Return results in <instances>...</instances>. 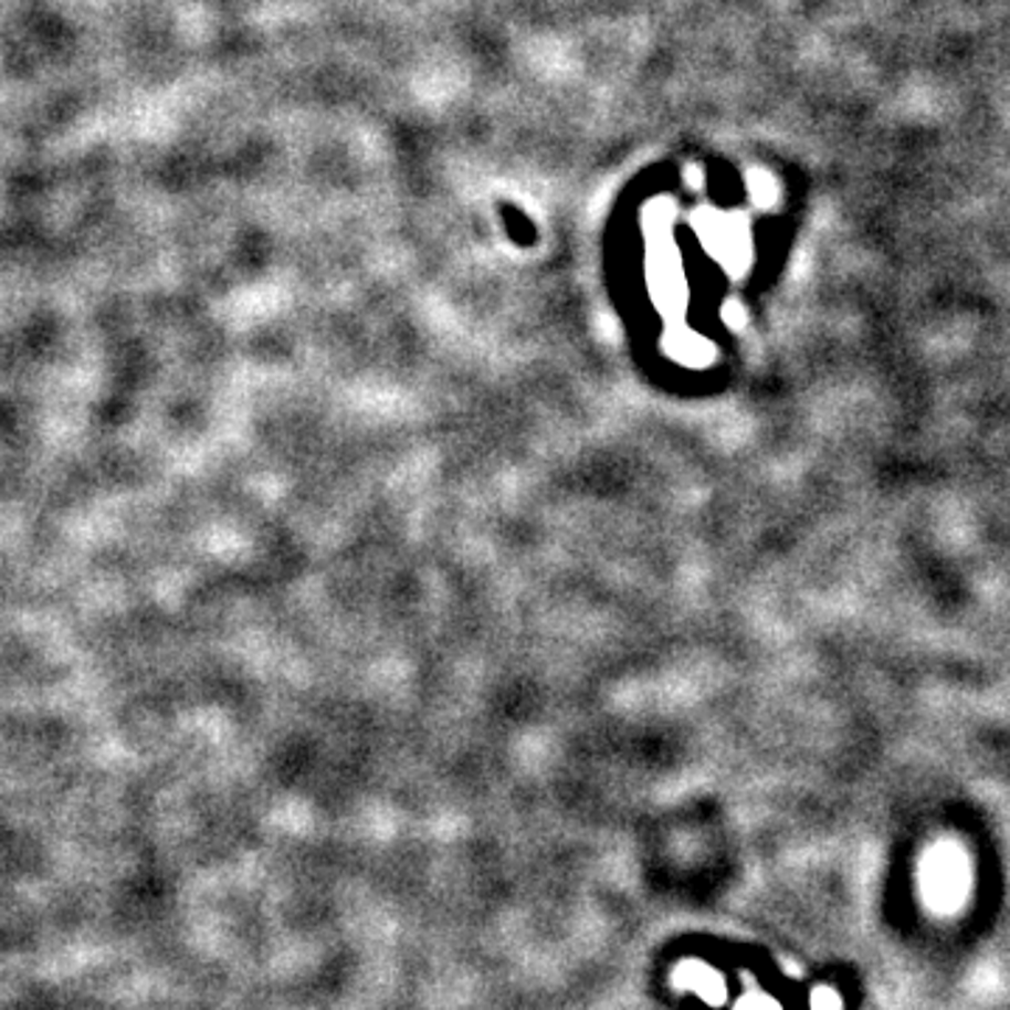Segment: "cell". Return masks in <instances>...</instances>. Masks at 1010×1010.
<instances>
[{
  "label": "cell",
  "mask_w": 1010,
  "mask_h": 1010,
  "mask_svg": "<svg viewBox=\"0 0 1010 1010\" xmlns=\"http://www.w3.org/2000/svg\"><path fill=\"white\" fill-rule=\"evenodd\" d=\"M674 982L680 988H685V991L699 993V997L711 1004H718L725 999V980H722V974L713 971L705 962H682L674 974Z\"/></svg>",
  "instance_id": "obj_1"
},
{
  "label": "cell",
  "mask_w": 1010,
  "mask_h": 1010,
  "mask_svg": "<svg viewBox=\"0 0 1010 1010\" xmlns=\"http://www.w3.org/2000/svg\"><path fill=\"white\" fill-rule=\"evenodd\" d=\"M811 1008L814 1010H842V1002H840V997H837L834 991H831V988H817L814 993H811Z\"/></svg>",
  "instance_id": "obj_2"
},
{
  "label": "cell",
  "mask_w": 1010,
  "mask_h": 1010,
  "mask_svg": "<svg viewBox=\"0 0 1010 1010\" xmlns=\"http://www.w3.org/2000/svg\"><path fill=\"white\" fill-rule=\"evenodd\" d=\"M738 1010H778V1004L772 1002L769 997H761V993H747V997L738 1002Z\"/></svg>",
  "instance_id": "obj_3"
}]
</instances>
